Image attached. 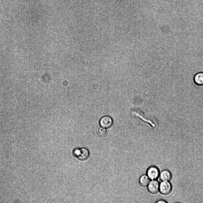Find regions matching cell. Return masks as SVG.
I'll use <instances>...</instances> for the list:
<instances>
[{
  "label": "cell",
  "mask_w": 203,
  "mask_h": 203,
  "mask_svg": "<svg viewBox=\"0 0 203 203\" xmlns=\"http://www.w3.org/2000/svg\"><path fill=\"white\" fill-rule=\"evenodd\" d=\"M172 190V185L169 181H162L160 184L159 191L163 195L169 194Z\"/></svg>",
  "instance_id": "7a4b0ae2"
},
{
  "label": "cell",
  "mask_w": 203,
  "mask_h": 203,
  "mask_svg": "<svg viewBox=\"0 0 203 203\" xmlns=\"http://www.w3.org/2000/svg\"><path fill=\"white\" fill-rule=\"evenodd\" d=\"M159 185L160 184L156 180H152L147 186L148 190L152 194H156L159 191Z\"/></svg>",
  "instance_id": "277c9868"
},
{
  "label": "cell",
  "mask_w": 203,
  "mask_h": 203,
  "mask_svg": "<svg viewBox=\"0 0 203 203\" xmlns=\"http://www.w3.org/2000/svg\"><path fill=\"white\" fill-rule=\"evenodd\" d=\"M159 177L162 181H170L172 177L171 171L168 169H164L160 172Z\"/></svg>",
  "instance_id": "8992f818"
},
{
  "label": "cell",
  "mask_w": 203,
  "mask_h": 203,
  "mask_svg": "<svg viewBox=\"0 0 203 203\" xmlns=\"http://www.w3.org/2000/svg\"><path fill=\"white\" fill-rule=\"evenodd\" d=\"M106 130L104 128H100L98 130V134L100 137H104L106 135Z\"/></svg>",
  "instance_id": "9c48e42d"
},
{
  "label": "cell",
  "mask_w": 203,
  "mask_h": 203,
  "mask_svg": "<svg viewBox=\"0 0 203 203\" xmlns=\"http://www.w3.org/2000/svg\"><path fill=\"white\" fill-rule=\"evenodd\" d=\"M160 172L159 169L152 166L149 167L146 171V175L150 180H156L159 177Z\"/></svg>",
  "instance_id": "3957f363"
},
{
  "label": "cell",
  "mask_w": 203,
  "mask_h": 203,
  "mask_svg": "<svg viewBox=\"0 0 203 203\" xmlns=\"http://www.w3.org/2000/svg\"><path fill=\"white\" fill-rule=\"evenodd\" d=\"M100 125L104 128H109L110 127L113 123L112 118L109 116H105L102 117L100 120Z\"/></svg>",
  "instance_id": "5b68a950"
},
{
  "label": "cell",
  "mask_w": 203,
  "mask_h": 203,
  "mask_svg": "<svg viewBox=\"0 0 203 203\" xmlns=\"http://www.w3.org/2000/svg\"><path fill=\"white\" fill-rule=\"evenodd\" d=\"M73 153L75 156L81 160L87 159L89 155L88 150L85 148H75L73 151Z\"/></svg>",
  "instance_id": "6da1fadb"
},
{
  "label": "cell",
  "mask_w": 203,
  "mask_h": 203,
  "mask_svg": "<svg viewBox=\"0 0 203 203\" xmlns=\"http://www.w3.org/2000/svg\"><path fill=\"white\" fill-rule=\"evenodd\" d=\"M156 203H166L167 202L163 199H160L157 201L156 202Z\"/></svg>",
  "instance_id": "30bf717a"
},
{
  "label": "cell",
  "mask_w": 203,
  "mask_h": 203,
  "mask_svg": "<svg viewBox=\"0 0 203 203\" xmlns=\"http://www.w3.org/2000/svg\"><path fill=\"white\" fill-rule=\"evenodd\" d=\"M150 179L146 174L142 175L139 179V183L140 185L143 186H147L150 181Z\"/></svg>",
  "instance_id": "ba28073f"
},
{
  "label": "cell",
  "mask_w": 203,
  "mask_h": 203,
  "mask_svg": "<svg viewBox=\"0 0 203 203\" xmlns=\"http://www.w3.org/2000/svg\"><path fill=\"white\" fill-rule=\"evenodd\" d=\"M193 81L196 85L203 86V72H199L196 73L194 76Z\"/></svg>",
  "instance_id": "52a82bcc"
}]
</instances>
